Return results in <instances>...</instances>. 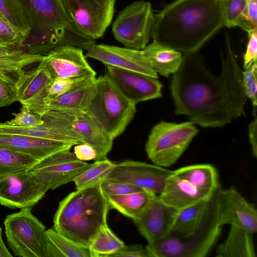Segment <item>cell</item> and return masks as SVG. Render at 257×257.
I'll use <instances>...</instances> for the list:
<instances>
[{
  "instance_id": "30",
  "label": "cell",
  "mask_w": 257,
  "mask_h": 257,
  "mask_svg": "<svg viewBox=\"0 0 257 257\" xmlns=\"http://www.w3.org/2000/svg\"><path fill=\"white\" fill-rule=\"evenodd\" d=\"M124 245L106 224L101 227L88 248L91 257H112Z\"/></svg>"
},
{
  "instance_id": "39",
  "label": "cell",
  "mask_w": 257,
  "mask_h": 257,
  "mask_svg": "<svg viewBox=\"0 0 257 257\" xmlns=\"http://www.w3.org/2000/svg\"><path fill=\"white\" fill-rule=\"evenodd\" d=\"M243 88L247 98L250 99L255 112L257 91V65L255 64L242 71Z\"/></svg>"
},
{
  "instance_id": "21",
  "label": "cell",
  "mask_w": 257,
  "mask_h": 257,
  "mask_svg": "<svg viewBox=\"0 0 257 257\" xmlns=\"http://www.w3.org/2000/svg\"><path fill=\"white\" fill-rule=\"evenodd\" d=\"M73 144L23 135L0 134V147L30 156L38 162L56 152L71 149Z\"/></svg>"
},
{
  "instance_id": "20",
  "label": "cell",
  "mask_w": 257,
  "mask_h": 257,
  "mask_svg": "<svg viewBox=\"0 0 257 257\" xmlns=\"http://www.w3.org/2000/svg\"><path fill=\"white\" fill-rule=\"evenodd\" d=\"M178 210L164 203L158 195L149 206L133 219L140 233L151 243L170 231Z\"/></svg>"
},
{
  "instance_id": "9",
  "label": "cell",
  "mask_w": 257,
  "mask_h": 257,
  "mask_svg": "<svg viewBox=\"0 0 257 257\" xmlns=\"http://www.w3.org/2000/svg\"><path fill=\"white\" fill-rule=\"evenodd\" d=\"M32 207L7 216L5 235L9 247L19 257H45L46 228L32 213Z\"/></svg>"
},
{
  "instance_id": "26",
  "label": "cell",
  "mask_w": 257,
  "mask_h": 257,
  "mask_svg": "<svg viewBox=\"0 0 257 257\" xmlns=\"http://www.w3.org/2000/svg\"><path fill=\"white\" fill-rule=\"evenodd\" d=\"M173 173L208 194H212L220 187L217 171L210 164L189 165L173 171Z\"/></svg>"
},
{
  "instance_id": "17",
  "label": "cell",
  "mask_w": 257,
  "mask_h": 257,
  "mask_svg": "<svg viewBox=\"0 0 257 257\" xmlns=\"http://www.w3.org/2000/svg\"><path fill=\"white\" fill-rule=\"evenodd\" d=\"M53 79L43 60L34 69L24 71L16 87L18 101L41 116L45 111L44 100L46 89Z\"/></svg>"
},
{
  "instance_id": "2",
  "label": "cell",
  "mask_w": 257,
  "mask_h": 257,
  "mask_svg": "<svg viewBox=\"0 0 257 257\" xmlns=\"http://www.w3.org/2000/svg\"><path fill=\"white\" fill-rule=\"evenodd\" d=\"M223 26L221 0H176L155 15L153 40L195 53Z\"/></svg>"
},
{
  "instance_id": "6",
  "label": "cell",
  "mask_w": 257,
  "mask_h": 257,
  "mask_svg": "<svg viewBox=\"0 0 257 257\" xmlns=\"http://www.w3.org/2000/svg\"><path fill=\"white\" fill-rule=\"evenodd\" d=\"M136 105L105 74L89 84L80 110L113 140L124 132L134 118Z\"/></svg>"
},
{
  "instance_id": "31",
  "label": "cell",
  "mask_w": 257,
  "mask_h": 257,
  "mask_svg": "<svg viewBox=\"0 0 257 257\" xmlns=\"http://www.w3.org/2000/svg\"><path fill=\"white\" fill-rule=\"evenodd\" d=\"M248 0H221L224 26L238 27L249 33L253 30L247 12Z\"/></svg>"
},
{
  "instance_id": "38",
  "label": "cell",
  "mask_w": 257,
  "mask_h": 257,
  "mask_svg": "<svg viewBox=\"0 0 257 257\" xmlns=\"http://www.w3.org/2000/svg\"><path fill=\"white\" fill-rule=\"evenodd\" d=\"M14 116L10 120L4 123L20 127H33L44 124V121L41 116L31 111L28 108L22 106L21 111L18 113H13Z\"/></svg>"
},
{
  "instance_id": "45",
  "label": "cell",
  "mask_w": 257,
  "mask_h": 257,
  "mask_svg": "<svg viewBox=\"0 0 257 257\" xmlns=\"http://www.w3.org/2000/svg\"><path fill=\"white\" fill-rule=\"evenodd\" d=\"M256 118L255 117L249 123L248 126L249 140L251 147L252 155L257 156V131Z\"/></svg>"
},
{
  "instance_id": "47",
  "label": "cell",
  "mask_w": 257,
  "mask_h": 257,
  "mask_svg": "<svg viewBox=\"0 0 257 257\" xmlns=\"http://www.w3.org/2000/svg\"><path fill=\"white\" fill-rule=\"evenodd\" d=\"M12 254L6 246L2 238V229L0 227V257H12Z\"/></svg>"
},
{
  "instance_id": "23",
  "label": "cell",
  "mask_w": 257,
  "mask_h": 257,
  "mask_svg": "<svg viewBox=\"0 0 257 257\" xmlns=\"http://www.w3.org/2000/svg\"><path fill=\"white\" fill-rule=\"evenodd\" d=\"M44 55L30 54L19 46H0V79L16 88L24 68L40 62Z\"/></svg>"
},
{
  "instance_id": "18",
  "label": "cell",
  "mask_w": 257,
  "mask_h": 257,
  "mask_svg": "<svg viewBox=\"0 0 257 257\" xmlns=\"http://www.w3.org/2000/svg\"><path fill=\"white\" fill-rule=\"evenodd\" d=\"M86 50L85 57L97 60L106 66L131 70L158 78V74L149 66L142 50L95 44Z\"/></svg>"
},
{
  "instance_id": "44",
  "label": "cell",
  "mask_w": 257,
  "mask_h": 257,
  "mask_svg": "<svg viewBox=\"0 0 257 257\" xmlns=\"http://www.w3.org/2000/svg\"><path fill=\"white\" fill-rule=\"evenodd\" d=\"M73 153L78 159L84 162L96 160L97 158V153L95 148L86 143L75 145Z\"/></svg>"
},
{
  "instance_id": "24",
  "label": "cell",
  "mask_w": 257,
  "mask_h": 257,
  "mask_svg": "<svg viewBox=\"0 0 257 257\" xmlns=\"http://www.w3.org/2000/svg\"><path fill=\"white\" fill-rule=\"evenodd\" d=\"M142 50L150 68L166 77L177 70L183 59L181 52L154 40Z\"/></svg>"
},
{
  "instance_id": "40",
  "label": "cell",
  "mask_w": 257,
  "mask_h": 257,
  "mask_svg": "<svg viewBox=\"0 0 257 257\" xmlns=\"http://www.w3.org/2000/svg\"><path fill=\"white\" fill-rule=\"evenodd\" d=\"M100 185L106 196L124 195L144 190L128 183L116 181L104 180Z\"/></svg>"
},
{
  "instance_id": "10",
  "label": "cell",
  "mask_w": 257,
  "mask_h": 257,
  "mask_svg": "<svg viewBox=\"0 0 257 257\" xmlns=\"http://www.w3.org/2000/svg\"><path fill=\"white\" fill-rule=\"evenodd\" d=\"M155 15L149 2L128 5L118 14L112 26L115 39L125 47L142 50L153 39Z\"/></svg>"
},
{
  "instance_id": "22",
  "label": "cell",
  "mask_w": 257,
  "mask_h": 257,
  "mask_svg": "<svg viewBox=\"0 0 257 257\" xmlns=\"http://www.w3.org/2000/svg\"><path fill=\"white\" fill-rule=\"evenodd\" d=\"M212 194L199 190L187 181L176 176L173 171L159 195L164 203L180 210L205 199Z\"/></svg>"
},
{
  "instance_id": "42",
  "label": "cell",
  "mask_w": 257,
  "mask_h": 257,
  "mask_svg": "<svg viewBox=\"0 0 257 257\" xmlns=\"http://www.w3.org/2000/svg\"><path fill=\"white\" fill-rule=\"evenodd\" d=\"M112 257H151L146 246L141 244L124 245Z\"/></svg>"
},
{
  "instance_id": "1",
  "label": "cell",
  "mask_w": 257,
  "mask_h": 257,
  "mask_svg": "<svg viewBox=\"0 0 257 257\" xmlns=\"http://www.w3.org/2000/svg\"><path fill=\"white\" fill-rule=\"evenodd\" d=\"M226 34L219 76L207 69L197 53L184 54L173 74L170 88L175 114L203 127H222L245 115L242 71Z\"/></svg>"
},
{
  "instance_id": "43",
  "label": "cell",
  "mask_w": 257,
  "mask_h": 257,
  "mask_svg": "<svg viewBox=\"0 0 257 257\" xmlns=\"http://www.w3.org/2000/svg\"><path fill=\"white\" fill-rule=\"evenodd\" d=\"M18 101L16 89L0 79V108L8 106Z\"/></svg>"
},
{
  "instance_id": "28",
  "label": "cell",
  "mask_w": 257,
  "mask_h": 257,
  "mask_svg": "<svg viewBox=\"0 0 257 257\" xmlns=\"http://www.w3.org/2000/svg\"><path fill=\"white\" fill-rule=\"evenodd\" d=\"M45 257H91L88 247L79 244L57 232L46 231Z\"/></svg>"
},
{
  "instance_id": "12",
  "label": "cell",
  "mask_w": 257,
  "mask_h": 257,
  "mask_svg": "<svg viewBox=\"0 0 257 257\" xmlns=\"http://www.w3.org/2000/svg\"><path fill=\"white\" fill-rule=\"evenodd\" d=\"M67 13L76 28L92 39L103 37L110 25L115 0H64Z\"/></svg>"
},
{
  "instance_id": "3",
  "label": "cell",
  "mask_w": 257,
  "mask_h": 257,
  "mask_svg": "<svg viewBox=\"0 0 257 257\" xmlns=\"http://www.w3.org/2000/svg\"><path fill=\"white\" fill-rule=\"evenodd\" d=\"M220 188L209 197L178 210L167 237V247L172 256L203 257L210 251L221 231L217 217Z\"/></svg>"
},
{
  "instance_id": "7",
  "label": "cell",
  "mask_w": 257,
  "mask_h": 257,
  "mask_svg": "<svg viewBox=\"0 0 257 257\" xmlns=\"http://www.w3.org/2000/svg\"><path fill=\"white\" fill-rule=\"evenodd\" d=\"M41 116L45 123L72 139L77 144L86 143L92 146L97 153L96 160L107 158L113 140L82 111L48 109Z\"/></svg>"
},
{
  "instance_id": "16",
  "label": "cell",
  "mask_w": 257,
  "mask_h": 257,
  "mask_svg": "<svg viewBox=\"0 0 257 257\" xmlns=\"http://www.w3.org/2000/svg\"><path fill=\"white\" fill-rule=\"evenodd\" d=\"M106 67V74L117 89L135 104L162 96L163 85L158 78L131 70Z\"/></svg>"
},
{
  "instance_id": "32",
  "label": "cell",
  "mask_w": 257,
  "mask_h": 257,
  "mask_svg": "<svg viewBox=\"0 0 257 257\" xmlns=\"http://www.w3.org/2000/svg\"><path fill=\"white\" fill-rule=\"evenodd\" d=\"M0 134L23 135L69 142L77 145L72 139L45 123L33 127H20L0 122Z\"/></svg>"
},
{
  "instance_id": "4",
  "label": "cell",
  "mask_w": 257,
  "mask_h": 257,
  "mask_svg": "<svg viewBox=\"0 0 257 257\" xmlns=\"http://www.w3.org/2000/svg\"><path fill=\"white\" fill-rule=\"evenodd\" d=\"M31 29L20 47L32 54H46L54 48L71 45L86 50L95 40L80 32L71 20L64 0H29Z\"/></svg>"
},
{
  "instance_id": "41",
  "label": "cell",
  "mask_w": 257,
  "mask_h": 257,
  "mask_svg": "<svg viewBox=\"0 0 257 257\" xmlns=\"http://www.w3.org/2000/svg\"><path fill=\"white\" fill-rule=\"evenodd\" d=\"M257 30L248 33V41L245 53L243 56V68L246 69L256 64L257 60Z\"/></svg>"
},
{
  "instance_id": "14",
  "label": "cell",
  "mask_w": 257,
  "mask_h": 257,
  "mask_svg": "<svg viewBox=\"0 0 257 257\" xmlns=\"http://www.w3.org/2000/svg\"><path fill=\"white\" fill-rule=\"evenodd\" d=\"M91 165L78 159L70 149H67L49 156L28 170L38 172L49 190H53L73 181Z\"/></svg>"
},
{
  "instance_id": "11",
  "label": "cell",
  "mask_w": 257,
  "mask_h": 257,
  "mask_svg": "<svg viewBox=\"0 0 257 257\" xmlns=\"http://www.w3.org/2000/svg\"><path fill=\"white\" fill-rule=\"evenodd\" d=\"M49 190L37 172L26 170L0 180V204L11 209L32 207Z\"/></svg>"
},
{
  "instance_id": "33",
  "label": "cell",
  "mask_w": 257,
  "mask_h": 257,
  "mask_svg": "<svg viewBox=\"0 0 257 257\" xmlns=\"http://www.w3.org/2000/svg\"><path fill=\"white\" fill-rule=\"evenodd\" d=\"M115 163L107 158L95 160L92 165L78 175L73 182L76 190L93 186L104 181L113 169Z\"/></svg>"
},
{
  "instance_id": "29",
  "label": "cell",
  "mask_w": 257,
  "mask_h": 257,
  "mask_svg": "<svg viewBox=\"0 0 257 257\" xmlns=\"http://www.w3.org/2000/svg\"><path fill=\"white\" fill-rule=\"evenodd\" d=\"M0 17L27 36L32 23L29 0H0Z\"/></svg>"
},
{
  "instance_id": "5",
  "label": "cell",
  "mask_w": 257,
  "mask_h": 257,
  "mask_svg": "<svg viewBox=\"0 0 257 257\" xmlns=\"http://www.w3.org/2000/svg\"><path fill=\"white\" fill-rule=\"evenodd\" d=\"M109 209L100 184L76 190L59 202L53 218V228L88 247L101 227L107 224Z\"/></svg>"
},
{
  "instance_id": "8",
  "label": "cell",
  "mask_w": 257,
  "mask_h": 257,
  "mask_svg": "<svg viewBox=\"0 0 257 257\" xmlns=\"http://www.w3.org/2000/svg\"><path fill=\"white\" fill-rule=\"evenodd\" d=\"M191 121L176 123L162 121L153 127L145 146L148 158L162 167L174 164L199 130Z\"/></svg>"
},
{
  "instance_id": "25",
  "label": "cell",
  "mask_w": 257,
  "mask_h": 257,
  "mask_svg": "<svg viewBox=\"0 0 257 257\" xmlns=\"http://www.w3.org/2000/svg\"><path fill=\"white\" fill-rule=\"evenodd\" d=\"M253 233L239 226L231 224L225 240L217 246V257H254Z\"/></svg>"
},
{
  "instance_id": "37",
  "label": "cell",
  "mask_w": 257,
  "mask_h": 257,
  "mask_svg": "<svg viewBox=\"0 0 257 257\" xmlns=\"http://www.w3.org/2000/svg\"><path fill=\"white\" fill-rule=\"evenodd\" d=\"M26 35L0 17V46H20Z\"/></svg>"
},
{
  "instance_id": "15",
  "label": "cell",
  "mask_w": 257,
  "mask_h": 257,
  "mask_svg": "<svg viewBox=\"0 0 257 257\" xmlns=\"http://www.w3.org/2000/svg\"><path fill=\"white\" fill-rule=\"evenodd\" d=\"M217 217L222 226L234 224L248 231H257V210L234 187L220 189L217 199Z\"/></svg>"
},
{
  "instance_id": "13",
  "label": "cell",
  "mask_w": 257,
  "mask_h": 257,
  "mask_svg": "<svg viewBox=\"0 0 257 257\" xmlns=\"http://www.w3.org/2000/svg\"><path fill=\"white\" fill-rule=\"evenodd\" d=\"M172 173L173 171L155 164L126 160L115 163L104 180L128 183L160 195Z\"/></svg>"
},
{
  "instance_id": "27",
  "label": "cell",
  "mask_w": 257,
  "mask_h": 257,
  "mask_svg": "<svg viewBox=\"0 0 257 257\" xmlns=\"http://www.w3.org/2000/svg\"><path fill=\"white\" fill-rule=\"evenodd\" d=\"M158 194L147 190L120 195L106 196L109 208L113 209L133 220L140 215Z\"/></svg>"
},
{
  "instance_id": "34",
  "label": "cell",
  "mask_w": 257,
  "mask_h": 257,
  "mask_svg": "<svg viewBox=\"0 0 257 257\" xmlns=\"http://www.w3.org/2000/svg\"><path fill=\"white\" fill-rule=\"evenodd\" d=\"M38 162L30 156L0 147V180L11 174L28 170Z\"/></svg>"
},
{
  "instance_id": "46",
  "label": "cell",
  "mask_w": 257,
  "mask_h": 257,
  "mask_svg": "<svg viewBox=\"0 0 257 257\" xmlns=\"http://www.w3.org/2000/svg\"><path fill=\"white\" fill-rule=\"evenodd\" d=\"M247 12L248 20L252 29L257 30V0H248Z\"/></svg>"
},
{
  "instance_id": "36",
  "label": "cell",
  "mask_w": 257,
  "mask_h": 257,
  "mask_svg": "<svg viewBox=\"0 0 257 257\" xmlns=\"http://www.w3.org/2000/svg\"><path fill=\"white\" fill-rule=\"evenodd\" d=\"M96 76H84L72 78H54L46 89L45 100L56 98L76 88L89 84Z\"/></svg>"
},
{
  "instance_id": "19",
  "label": "cell",
  "mask_w": 257,
  "mask_h": 257,
  "mask_svg": "<svg viewBox=\"0 0 257 257\" xmlns=\"http://www.w3.org/2000/svg\"><path fill=\"white\" fill-rule=\"evenodd\" d=\"M85 58L82 48L63 45L45 55L43 60L53 79L96 76Z\"/></svg>"
},
{
  "instance_id": "35",
  "label": "cell",
  "mask_w": 257,
  "mask_h": 257,
  "mask_svg": "<svg viewBox=\"0 0 257 257\" xmlns=\"http://www.w3.org/2000/svg\"><path fill=\"white\" fill-rule=\"evenodd\" d=\"M90 84L74 89L56 98L45 100V111L48 109L81 111V103Z\"/></svg>"
}]
</instances>
